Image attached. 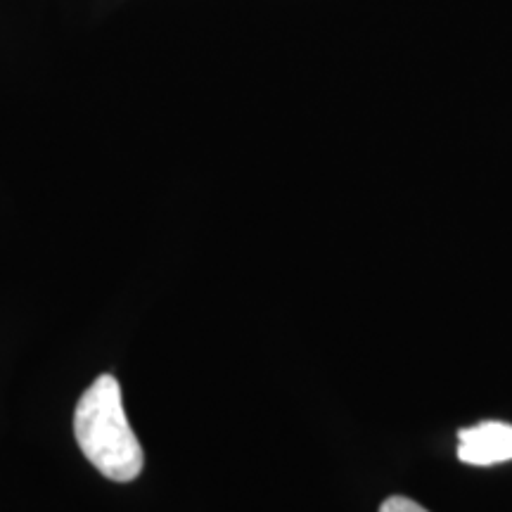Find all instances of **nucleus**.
I'll return each instance as SVG.
<instances>
[{
    "instance_id": "obj_1",
    "label": "nucleus",
    "mask_w": 512,
    "mask_h": 512,
    "mask_svg": "<svg viewBox=\"0 0 512 512\" xmlns=\"http://www.w3.org/2000/svg\"><path fill=\"white\" fill-rule=\"evenodd\" d=\"M74 434L83 456L112 482H133L143 472V446L128 425L114 375H100L83 392L74 411Z\"/></svg>"
},
{
    "instance_id": "obj_2",
    "label": "nucleus",
    "mask_w": 512,
    "mask_h": 512,
    "mask_svg": "<svg viewBox=\"0 0 512 512\" xmlns=\"http://www.w3.org/2000/svg\"><path fill=\"white\" fill-rule=\"evenodd\" d=\"M458 458L465 465L489 467L512 460V425L486 420L458 432Z\"/></svg>"
},
{
    "instance_id": "obj_3",
    "label": "nucleus",
    "mask_w": 512,
    "mask_h": 512,
    "mask_svg": "<svg viewBox=\"0 0 512 512\" xmlns=\"http://www.w3.org/2000/svg\"><path fill=\"white\" fill-rule=\"evenodd\" d=\"M380 512H430L406 496H392L380 505Z\"/></svg>"
}]
</instances>
